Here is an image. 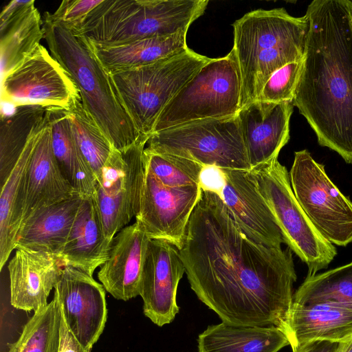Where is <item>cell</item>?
<instances>
[{
    "label": "cell",
    "instance_id": "1",
    "mask_svg": "<svg viewBox=\"0 0 352 352\" xmlns=\"http://www.w3.org/2000/svg\"><path fill=\"white\" fill-rule=\"evenodd\" d=\"M190 288L222 322L285 329L297 279L291 250L248 237L202 189L179 250Z\"/></svg>",
    "mask_w": 352,
    "mask_h": 352
},
{
    "label": "cell",
    "instance_id": "2",
    "mask_svg": "<svg viewBox=\"0 0 352 352\" xmlns=\"http://www.w3.org/2000/svg\"><path fill=\"white\" fill-rule=\"evenodd\" d=\"M293 104L318 143L352 164V18L348 0H315Z\"/></svg>",
    "mask_w": 352,
    "mask_h": 352
},
{
    "label": "cell",
    "instance_id": "3",
    "mask_svg": "<svg viewBox=\"0 0 352 352\" xmlns=\"http://www.w3.org/2000/svg\"><path fill=\"white\" fill-rule=\"evenodd\" d=\"M43 29L51 55L74 80L85 108L113 147L122 151L133 144L143 134L135 129L91 42L81 32L45 17Z\"/></svg>",
    "mask_w": 352,
    "mask_h": 352
},
{
    "label": "cell",
    "instance_id": "4",
    "mask_svg": "<svg viewBox=\"0 0 352 352\" xmlns=\"http://www.w3.org/2000/svg\"><path fill=\"white\" fill-rule=\"evenodd\" d=\"M241 80V108L257 100L270 76L304 58L309 30L306 14L293 16L284 8L249 12L232 24Z\"/></svg>",
    "mask_w": 352,
    "mask_h": 352
},
{
    "label": "cell",
    "instance_id": "5",
    "mask_svg": "<svg viewBox=\"0 0 352 352\" xmlns=\"http://www.w3.org/2000/svg\"><path fill=\"white\" fill-rule=\"evenodd\" d=\"M208 0H102L79 31L94 45L109 47L188 31Z\"/></svg>",
    "mask_w": 352,
    "mask_h": 352
},
{
    "label": "cell",
    "instance_id": "6",
    "mask_svg": "<svg viewBox=\"0 0 352 352\" xmlns=\"http://www.w3.org/2000/svg\"><path fill=\"white\" fill-rule=\"evenodd\" d=\"M210 59L188 48L151 65L111 74L122 103L140 134L151 137L165 107Z\"/></svg>",
    "mask_w": 352,
    "mask_h": 352
},
{
    "label": "cell",
    "instance_id": "7",
    "mask_svg": "<svg viewBox=\"0 0 352 352\" xmlns=\"http://www.w3.org/2000/svg\"><path fill=\"white\" fill-rule=\"evenodd\" d=\"M241 103V75L231 50L211 58L181 89L161 112L153 133L195 121L236 116Z\"/></svg>",
    "mask_w": 352,
    "mask_h": 352
},
{
    "label": "cell",
    "instance_id": "8",
    "mask_svg": "<svg viewBox=\"0 0 352 352\" xmlns=\"http://www.w3.org/2000/svg\"><path fill=\"white\" fill-rule=\"evenodd\" d=\"M251 170L285 243L307 265V276L327 268L337 254L336 248L320 234L301 208L286 167L275 158Z\"/></svg>",
    "mask_w": 352,
    "mask_h": 352
},
{
    "label": "cell",
    "instance_id": "9",
    "mask_svg": "<svg viewBox=\"0 0 352 352\" xmlns=\"http://www.w3.org/2000/svg\"><path fill=\"white\" fill-rule=\"evenodd\" d=\"M148 148L195 161L204 166L251 170L238 116L207 119L153 133Z\"/></svg>",
    "mask_w": 352,
    "mask_h": 352
},
{
    "label": "cell",
    "instance_id": "10",
    "mask_svg": "<svg viewBox=\"0 0 352 352\" xmlns=\"http://www.w3.org/2000/svg\"><path fill=\"white\" fill-rule=\"evenodd\" d=\"M293 192L310 221L332 244L352 242V202L307 150L296 151L289 172Z\"/></svg>",
    "mask_w": 352,
    "mask_h": 352
},
{
    "label": "cell",
    "instance_id": "11",
    "mask_svg": "<svg viewBox=\"0 0 352 352\" xmlns=\"http://www.w3.org/2000/svg\"><path fill=\"white\" fill-rule=\"evenodd\" d=\"M149 138L142 135L126 149L114 148L96 182L95 198L109 240L140 211L145 179L143 154Z\"/></svg>",
    "mask_w": 352,
    "mask_h": 352
},
{
    "label": "cell",
    "instance_id": "12",
    "mask_svg": "<svg viewBox=\"0 0 352 352\" xmlns=\"http://www.w3.org/2000/svg\"><path fill=\"white\" fill-rule=\"evenodd\" d=\"M80 96L74 80L42 45L1 78V102L67 109Z\"/></svg>",
    "mask_w": 352,
    "mask_h": 352
},
{
    "label": "cell",
    "instance_id": "13",
    "mask_svg": "<svg viewBox=\"0 0 352 352\" xmlns=\"http://www.w3.org/2000/svg\"><path fill=\"white\" fill-rule=\"evenodd\" d=\"M201 192L200 186H164L145 168L140 209L135 221L151 239L167 241L180 250Z\"/></svg>",
    "mask_w": 352,
    "mask_h": 352
},
{
    "label": "cell",
    "instance_id": "14",
    "mask_svg": "<svg viewBox=\"0 0 352 352\" xmlns=\"http://www.w3.org/2000/svg\"><path fill=\"white\" fill-rule=\"evenodd\" d=\"M54 294L69 329L85 351L91 352L107 320L104 286L85 272L66 266Z\"/></svg>",
    "mask_w": 352,
    "mask_h": 352
},
{
    "label": "cell",
    "instance_id": "15",
    "mask_svg": "<svg viewBox=\"0 0 352 352\" xmlns=\"http://www.w3.org/2000/svg\"><path fill=\"white\" fill-rule=\"evenodd\" d=\"M185 268L179 250L170 243L151 239L140 283L144 315L159 327L173 321L179 311V283Z\"/></svg>",
    "mask_w": 352,
    "mask_h": 352
},
{
    "label": "cell",
    "instance_id": "16",
    "mask_svg": "<svg viewBox=\"0 0 352 352\" xmlns=\"http://www.w3.org/2000/svg\"><path fill=\"white\" fill-rule=\"evenodd\" d=\"M225 186L220 195L241 230L254 241L270 247L285 243L282 233L252 170L223 169Z\"/></svg>",
    "mask_w": 352,
    "mask_h": 352
},
{
    "label": "cell",
    "instance_id": "17",
    "mask_svg": "<svg viewBox=\"0 0 352 352\" xmlns=\"http://www.w3.org/2000/svg\"><path fill=\"white\" fill-rule=\"evenodd\" d=\"M292 101L254 100L238 114L240 129L251 169L278 158L289 140Z\"/></svg>",
    "mask_w": 352,
    "mask_h": 352
},
{
    "label": "cell",
    "instance_id": "18",
    "mask_svg": "<svg viewBox=\"0 0 352 352\" xmlns=\"http://www.w3.org/2000/svg\"><path fill=\"white\" fill-rule=\"evenodd\" d=\"M63 268L56 255L16 248L8 265L11 305L18 309L34 312L45 307Z\"/></svg>",
    "mask_w": 352,
    "mask_h": 352
},
{
    "label": "cell",
    "instance_id": "19",
    "mask_svg": "<svg viewBox=\"0 0 352 352\" xmlns=\"http://www.w3.org/2000/svg\"><path fill=\"white\" fill-rule=\"evenodd\" d=\"M151 239L137 221L113 238L107 260L98 278L115 298L126 301L140 296L147 248Z\"/></svg>",
    "mask_w": 352,
    "mask_h": 352
},
{
    "label": "cell",
    "instance_id": "20",
    "mask_svg": "<svg viewBox=\"0 0 352 352\" xmlns=\"http://www.w3.org/2000/svg\"><path fill=\"white\" fill-rule=\"evenodd\" d=\"M284 331L293 352L316 340L344 342L352 337V305L292 303Z\"/></svg>",
    "mask_w": 352,
    "mask_h": 352
},
{
    "label": "cell",
    "instance_id": "21",
    "mask_svg": "<svg viewBox=\"0 0 352 352\" xmlns=\"http://www.w3.org/2000/svg\"><path fill=\"white\" fill-rule=\"evenodd\" d=\"M76 193L62 174L54 157L51 127L46 113L28 168L23 221L37 210L69 199Z\"/></svg>",
    "mask_w": 352,
    "mask_h": 352
},
{
    "label": "cell",
    "instance_id": "22",
    "mask_svg": "<svg viewBox=\"0 0 352 352\" xmlns=\"http://www.w3.org/2000/svg\"><path fill=\"white\" fill-rule=\"evenodd\" d=\"M111 241L104 234L95 196L82 197L59 258L64 267H72L93 276L107 260Z\"/></svg>",
    "mask_w": 352,
    "mask_h": 352
},
{
    "label": "cell",
    "instance_id": "23",
    "mask_svg": "<svg viewBox=\"0 0 352 352\" xmlns=\"http://www.w3.org/2000/svg\"><path fill=\"white\" fill-rule=\"evenodd\" d=\"M82 199L81 195L76 193L69 199L35 211L22 222L16 248L45 252L59 257Z\"/></svg>",
    "mask_w": 352,
    "mask_h": 352
},
{
    "label": "cell",
    "instance_id": "24",
    "mask_svg": "<svg viewBox=\"0 0 352 352\" xmlns=\"http://www.w3.org/2000/svg\"><path fill=\"white\" fill-rule=\"evenodd\" d=\"M46 115V114H45ZM43 123L30 137L19 160L1 186L0 195V268L3 269L16 243L23 222L26 176L30 158L38 140Z\"/></svg>",
    "mask_w": 352,
    "mask_h": 352
},
{
    "label": "cell",
    "instance_id": "25",
    "mask_svg": "<svg viewBox=\"0 0 352 352\" xmlns=\"http://www.w3.org/2000/svg\"><path fill=\"white\" fill-rule=\"evenodd\" d=\"M198 352H278L289 345L287 334L275 326H244L221 322L199 335Z\"/></svg>",
    "mask_w": 352,
    "mask_h": 352
},
{
    "label": "cell",
    "instance_id": "26",
    "mask_svg": "<svg viewBox=\"0 0 352 352\" xmlns=\"http://www.w3.org/2000/svg\"><path fill=\"white\" fill-rule=\"evenodd\" d=\"M46 113L52 151L62 174L82 197H94L96 180L75 141L67 109L47 108Z\"/></svg>",
    "mask_w": 352,
    "mask_h": 352
},
{
    "label": "cell",
    "instance_id": "27",
    "mask_svg": "<svg viewBox=\"0 0 352 352\" xmlns=\"http://www.w3.org/2000/svg\"><path fill=\"white\" fill-rule=\"evenodd\" d=\"M187 32L146 38L109 47L91 43L102 66L112 74L151 65L186 51L188 49L186 44Z\"/></svg>",
    "mask_w": 352,
    "mask_h": 352
},
{
    "label": "cell",
    "instance_id": "28",
    "mask_svg": "<svg viewBox=\"0 0 352 352\" xmlns=\"http://www.w3.org/2000/svg\"><path fill=\"white\" fill-rule=\"evenodd\" d=\"M46 110L41 106L24 105L14 107L9 115L1 113V186L16 165L31 135L43 123Z\"/></svg>",
    "mask_w": 352,
    "mask_h": 352
},
{
    "label": "cell",
    "instance_id": "29",
    "mask_svg": "<svg viewBox=\"0 0 352 352\" xmlns=\"http://www.w3.org/2000/svg\"><path fill=\"white\" fill-rule=\"evenodd\" d=\"M43 21L34 5L6 27L0 28L1 78L40 45Z\"/></svg>",
    "mask_w": 352,
    "mask_h": 352
},
{
    "label": "cell",
    "instance_id": "30",
    "mask_svg": "<svg viewBox=\"0 0 352 352\" xmlns=\"http://www.w3.org/2000/svg\"><path fill=\"white\" fill-rule=\"evenodd\" d=\"M67 109L75 141L98 182L114 148L85 108L80 95Z\"/></svg>",
    "mask_w": 352,
    "mask_h": 352
},
{
    "label": "cell",
    "instance_id": "31",
    "mask_svg": "<svg viewBox=\"0 0 352 352\" xmlns=\"http://www.w3.org/2000/svg\"><path fill=\"white\" fill-rule=\"evenodd\" d=\"M61 309L54 294L52 301L34 312L8 352H58Z\"/></svg>",
    "mask_w": 352,
    "mask_h": 352
},
{
    "label": "cell",
    "instance_id": "32",
    "mask_svg": "<svg viewBox=\"0 0 352 352\" xmlns=\"http://www.w3.org/2000/svg\"><path fill=\"white\" fill-rule=\"evenodd\" d=\"M322 302L352 305V262L307 276L293 296L294 304Z\"/></svg>",
    "mask_w": 352,
    "mask_h": 352
},
{
    "label": "cell",
    "instance_id": "33",
    "mask_svg": "<svg viewBox=\"0 0 352 352\" xmlns=\"http://www.w3.org/2000/svg\"><path fill=\"white\" fill-rule=\"evenodd\" d=\"M146 169L169 187L200 186L201 164L180 156L161 153L147 147L143 154Z\"/></svg>",
    "mask_w": 352,
    "mask_h": 352
},
{
    "label": "cell",
    "instance_id": "34",
    "mask_svg": "<svg viewBox=\"0 0 352 352\" xmlns=\"http://www.w3.org/2000/svg\"><path fill=\"white\" fill-rule=\"evenodd\" d=\"M303 66L304 58L287 63L277 70L264 85L258 100L272 102H292Z\"/></svg>",
    "mask_w": 352,
    "mask_h": 352
},
{
    "label": "cell",
    "instance_id": "35",
    "mask_svg": "<svg viewBox=\"0 0 352 352\" xmlns=\"http://www.w3.org/2000/svg\"><path fill=\"white\" fill-rule=\"evenodd\" d=\"M102 0H64L54 13L46 12L44 17L60 23L69 29L79 31L89 14Z\"/></svg>",
    "mask_w": 352,
    "mask_h": 352
},
{
    "label": "cell",
    "instance_id": "36",
    "mask_svg": "<svg viewBox=\"0 0 352 352\" xmlns=\"http://www.w3.org/2000/svg\"><path fill=\"white\" fill-rule=\"evenodd\" d=\"M225 186L222 168L214 166H204L200 175V186L204 190L217 193L219 196Z\"/></svg>",
    "mask_w": 352,
    "mask_h": 352
},
{
    "label": "cell",
    "instance_id": "37",
    "mask_svg": "<svg viewBox=\"0 0 352 352\" xmlns=\"http://www.w3.org/2000/svg\"><path fill=\"white\" fill-rule=\"evenodd\" d=\"M34 5V0H13L3 8L0 14V28L20 17Z\"/></svg>",
    "mask_w": 352,
    "mask_h": 352
},
{
    "label": "cell",
    "instance_id": "38",
    "mask_svg": "<svg viewBox=\"0 0 352 352\" xmlns=\"http://www.w3.org/2000/svg\"><path fill=\"white\" fill-rule=\"evenodd\" d=\"M58 352H86L67 326L61 314Z\"/></svg>",
    "mask_w": 352,
    "mask_h": 352
},
{
    "label": "cell",
    "instance_id": "39",
    "mask_svg": "<svg viewBox=\"0 0 352 352\" xmlns=\"http://www.w3.org/2000/svg\"><path fill=\"white\" fill-rule=\"evenodd\" d=\"M340 343L329 340H316L304 345L296 352H337Z\"/></svg>",
    "mask_w": 352,
    "mask_h": 352
},
{
    "label": "cell",
    "instance_id": "40",
    "mask_svg": "<svg viewBox=\"0 0 352 352\" xmlns=\"http://www.w3.org/2000/svg\"><path fill=\"white\" fill-rule=\"evenodd\" d=\"M337 352H352V337L340 342Z\"/></svg>",
    "mask_w": 352,
    "mask_h": 352
},
{
    "label": "cell",
    "instance_id": "41",
    "mask_svg": "<svg viewBox=\"0 0 352 352\" xmlns=\"http://www.w3.org/2000/svg\"><path fill=\"white\" fill-rule=\"evenodd\" d=\"M349 3H350L351 6L352 7V0H348Z\"/></svg>",
    "mask_w": 352,
    "mask_h": 352
},
{
    "label": "cell",
    "instance_id": "42",
    "mask_svg": "<svg viewBox=\"0 0 352 352\" xmlns=\"http://www.w3.org/2000/svg\"><path fill=\"white\" fill-rule=\"evenodd\" d=\"M350 4V3H349ZM351 6V5H350ZM351 18H352V7L351 6Z\"/></svg>",
    "mask_w": 352,
    "mask_h": 352
}]
</instances>
